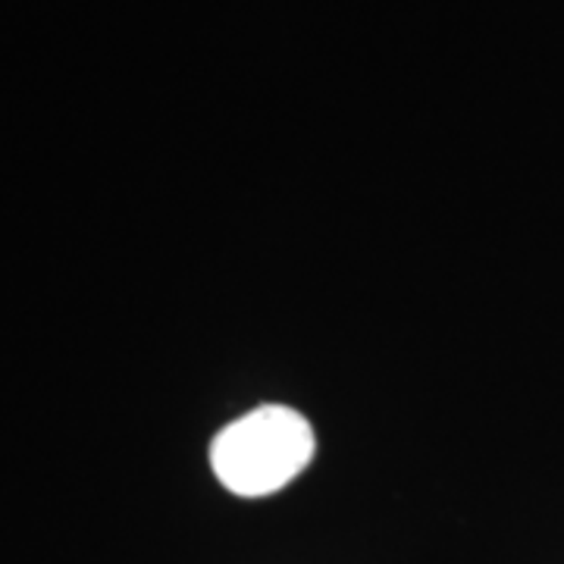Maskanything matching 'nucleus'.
Here are the masks:
<instances>
[{
    "label": "nucleus",
    "instance_id": "nucleus-1",
    "mask_svg": "<svg viewBox=\"0 0 564 564\" xmlns=\"http://www.w3.org/2000/svg\"><path fill=\"white\" fill-rule=\"evenodd\" d=\"M317 440L304 414L285 404H261L226 423L210 445V467L223 489L263 499L292 484L314 462Z\"/></svg>",
    "mask_w": 564,
    "mask_h": 564
}]
</instances>
